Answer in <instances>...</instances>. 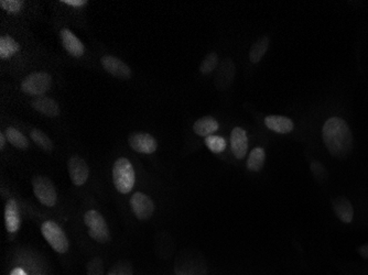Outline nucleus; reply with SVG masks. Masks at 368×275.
I'll list each match as a JSON object with an SVG mask.
<instances>
[{
  "label": "nucleus",
  "instance_id": "12",
  "mask_svg": "<svg viewBox=\"0 0 368 275\" xmlns=\"http://www.w3.org/2000/svg\"><path fill=\"white\" fill-rule=\"evenodd\" d=\"M5 227L6 230L11 235L19 231L21 227V215L19 205L15 198H9L5 204Z\"/></svg>",
  "mask_w": 368,
  "mask_h": 275
},
{
  "label": "nucleus",
  "instance_id": "27",
  "mask_svg": "<svg viewBox=\"0 0 368 275\" xmlns=\"http://www.w3.org/2000/svg\"><path fill=\"white\" fill-rule=\"evenodd\" d=\"M24 1L20 0H0V7L8 14L18 15L24 9Z\"/></svg>",
  "mask_w": 368,
  "mask_h": 275
},
{
  "label": "nucleus",
  "instance_id": "29",
  "mask_svg": "<svg viewBox=\"0 0 368 275\" xmlns=\"http://www.w3.org/2000/svg\"><path fill=\"white\" fill-rule=\"evenodd\" d=\"M61 3L70 6V7H74V8H81V7L87 5V0H62Z\"/></svg>",
  "mask_w": 368,
  "mask_h": 275
},
{
  "label": "nucleus",
  "instance_id": "15",
  "mask_svg": "<svg viewBox=\"0 0 368 275\" xmlns=\"http://www.w3.org/2000/svg\"><path fill=\"white\" fill-rule=\"evenodd\" d=\"M33 108L49 118H55L60 115L59 104L51 97L40 96L35 97L31 103Z\"/></svg>",
  "mask_w": 368,
  "mask_h": 275
},
{
  "label": "nucleus",
  "instance_id": "9",
  "mask_svg": "<svg viewBox=\"0 0 368 275\" xmlns=\"http://www.w3.org/2000/svg\"><path fill=\"white\" fill-rule=\"evenodd\" d=\"M236 75V66L229 57L222 59L216 70L214 84L218 91H226L231 86Z\"/></svg>",
  "mask_w": 368,
  "mask_h": 275
},
{
  "label": "nucleus",
  "instance_id": "18",
  "mask_svg": "<svg viewBox=\"0 0 368 275\" xmlns=\"http://www.w3.org/2000/svg\"><path fill=\"white\" fill-rule=\"evenodd\" d=\"M21 50L20 44L10 35H1L0 38V59H10Z\"/></svg>",
  "mask_w": 368,
  "mask_h": 275
},
{
  "label": "nucleus",
  "instance_id": "1",
  "mask_svg": "<svg viewBox=\"0 0 368 275\" xmlns=\"http://www.w3.org/2000/svg\"><path fill=\"white\" fill-rule=\"evenodd\" d=\"M322 131L325 146L332 155L342 157L352 149V131L343 119L339 117L328 119Z\"/></svg>",
  "mask_w": 368,
  "mask_h": 275
},
{
  "label": "nucleus",
  "instance_id": "4",
  "mask_svg": "<svg viewBox=\"0 0 368 275\" xmlns=\"http://www.w3.org/2000/svg\"><path fill=\"white\" fill-rule=\"evenodd\" d=\"M84 224L93 240L98 243H106L110 240V231L107 222L100 211L89 209L84 214Z\"/></svg>",
  "mask_w": 368,
  "mask_h": 275
},
{
  "label": "nucleus",
  "instance_id": "11",
  "mask_svg": "<svg viewBox=\"0 0 368 275\" xmlns=\"http://www.w3.org/2000/svg\"><path fill=\"white\" fill-rule=\"evenodd\" d=\"M100 63L104 70L116 79H130L132 76L130 66L119 57H113V55H104L100 59Z\"/></svg>",
  "mask_w": 368,
  "mask_h": 275
},
{
  "label": "nucleus",
  "instance_id": "20",
  "mask_svg": "<svg viewBox=\"0 0 368 275\" xmlns=\"http://www.w3.org/2000/svg\"><path fill=\"white\" fill-rule=\"evenodd\" d=\"M269 44H270V40H269L267 35H263L259 40L256 41L253 46L250 48L249 51V59L250 62L256 63L261 62L263 55H266L267 50H268Z\"/></svg>",
  "mask_w": 368,
  "mask_h": 275
},
{
  "label": "nucleus",
  "instance_id": "19",
  "mask_svg": "<svg viewBox=\"0 0 368 275\" xmlns=\"http://www.w3.org/2000/svg\"><path fill=\"white\" fill-rule=\"evenodd\" d=\"M333 207L336 215L343 222L349 224L353 220L354 211H353L352 205H351V202L349 200H345L343 197L338 198V200H334Z\"/></svg>",
  "mask_w": 368,
  "mask_h": 275
},
{
  "label": "nucleus",
  "instance_id": "16",
  "mask_svg": "<svg viewBox=\"0 0 368 275\" xmlns=\"http://www.w3.org/2000/svg\"><path fill=\"white\" fill-rule=\"evenodd\" d=\"M265 124L268 129L280 135H287L295 128L292 120L283 116H268L265 118Z\"/></svg>",
  "mask_w": 368,
  "mask_h": 275
},
{
  "label": "nucleus",
  "instance_id": "23",
  "mask_svg": "<svg viewBox=\"0 0 368 275\" xmlns=\"http://www.w3.org/2000/svg\"><path fill=\"white\" fill-rule=\"evenodd\" d=\"M30 137H31V139H33V142H35V144L39 146V148L42 149L44 151H53V142H52L51 139H50V138H49L46 133H42L41 130H31V133H30Z\"/></svg>",
  "mask_w": 368,
  "mask_h": 275
},
{
  "label": "nucleus",
  "instance_id": "3",
  "mask_svg": "<svg viewBox=\"0 0 368 275\" xmlns=\"http://www.w3.org/2000/svg\"><path fill=\"white\" fill-rule=\"evenodd\" d=\"M40 229L49 246L58 254H67L70 249V241L67 239L64 230L58 222L53 220L44 221L41 224Z\"/></svg>",
  "mask_w": 368,
  "mask_h": 275
},
{
  "label": "nucleus",
  "instance_id": "13",
  "mask_svg": "<svg viewBox=\"0 0 368 275\" xmlns=\"http://www.w3.org/2000/svg\"><path fill=\"white\" fill-rule=\"evenodd\" d=\"M231 152L237 160H243L248 151L247 133L243 128L236 127L231 133Z\"/></svg>",
  "mask_w": 368,
  "mask_h": 275
},
{
  "label": "nucleus",
  "instance_id": "2",
  "mask_svg": "<svg viewBox=\"0 0 368 275\" xmlns=\"http://www.w3.org/2000/svg\"><path fill=\"white\" fill-rule=\"evenodd\" d=\"M113 183L117 192L123 195L130 194L136 184V172L134 165L127 158L116 160L112 170Z\"/></svg>",
  "mask_w": 368,
  "mask_h": 275
},
{
  "label": "nucleus",
  "instance_id": "25",
  "mask_svg": "<svg viewBox=\"0 0 368 275\" xmlns=\"http://www.w3.org/2000/svg\"><path fill=\"white\" fill-rule=\"evenodd\" d=\"M205 144L213 153L218 154L225 151L227 142L223 137L220 135H209L205 138Z\"/></svg>",
  "mask_w": 368,
  "mask_h": 275
},
{
  "label": "nucleus",
  "instance_id": "22",
  "mask_svg": "<svg viewBox=\"0 0 368 275\" xmlns=\"http://www.w3.org/2000/svg\"><path fill=\"white\" fill-rule=\"evenodd\" d=\"M5 135L7 140L15 148L20 149V150H26V149L29 148V141H28L27 137L24 133H20L19 130L16 129V128H7L5 131Z\"/></svg>",
  "mask_w": 368,
  "mask_h": 275
},
{
  "label": "nucleus",
  "instance_id": "10",
  "mask_svg": "<svg viewBox=\"0 0 368 275\" xmlns=\"http://www.w3.org/2000/svg\"><path fill=\"white\" fill-rule=\"evenodd\" d=\"M128 143L134 151L141 154H152L158 149V142L150 133H132L128 138Z\"/></svg>",
  "mask_w": 368,
  "mask_h": 275
},
{
  "label": "nucleus",
  "instance_id": "26",
  "mask_svg": "<svg viewBox=\"0 0 368 275\" xmlns=\"http://www.w3.org/2000/svg\"><path fill=\"white\" fill-rule=\"evenodd\" d=\"M218 55L216 52H211L205 57V59L202 61L200 65V72L203 75L212 73L213 70L218 68Z\"/></svg>",
  "mask_w": 368,
  "mask_h": 275
},
{
  "label": "nucleus",
  "instance_id": "5",
  "mask_svg": "<svg viewBox=\"0 0 368 275\" xmlns=\"http://www.w3.org/2000/svg\"><path fill=\"white\" fill-rule=\"evenodd\" d=\"M52 77L46 72H33L22 81L21 91L29 96L40 97L52 87Z\"/></svg>",
  "mask_w": 368,
  "mask_h": 275
},
{
  "label": "nucleus",
  "instance_id": "28",
  "mask_svg": "<svg viewBox=\"0 0 368 275\" xmlns=\"http://www.w3.org/2000/svg\"><path fill=\"white\" fill-rule=\"evenodd\" d=\"M107 275H132V267L119 263L108 271Z\"/></svg>",
  "mask_w": 368,
  "mask_h": 275
},
{
  "label": "nucleus",
  "instance_id": "6",
  "mask_svg": "<svg viewBox=\"0 0 368 275\" xmlns=\"http://www.w3.org/2000/svg\"><path fill=\"white\" fill-rule=\"evenodd\" d=\"M33 194L40 204L46 207H54L58 202V193L51 180L46 176H35L33 180Z\"/></svg>",
  "mask_w": 368,
  "mask_h": 275
},
{
  "label": "nucleus",
  "instance_id": "21",
  "mask_svg": "<svg viewBox=\"0 0 368 275\" xmlns=\"http://www.w3.org/2000/svg\"><path fill=\"white\" fill-rule=\"evenodd\" d=\"M265 161H266V152L261 146H257L250 152L246 165L250 172H259L265 165Z\"/></svg>",
  "mask_w": 368,
  "mask_h": 275
},
{
  "label": "nucleus",
  "instance_id": "30",
  "mask_svg": "<svg viewBox=\"0 0 368 275\" xmlns=\"http://www.w3.org/2000/svg\"><path fill=\"white\" fill-rule=\"evenodd\" d=\"M93 262H94L95 267H93V265H91V262H89V271H94V272L89 273V275H98L97 274V270H103V262L102 260L98 259V258H96V259L93 260Z\"/></svg>",
  "mask_w": 368,
  "mask_h": 275
},
{
  "label": "nucleus",
  "instance_id": "31",
  "mask_svg": "<svg viewBox=\"0 0 368 275\" xmlns=\"http://www.w3.org/2000/svg\"><path fill=\"white\" fill-rule=\"evenodd\" d=\"M6 141H7V138H6L5 133H0V150H1V151H3V148H5Z\"/></svg>",
  "mask_w": 368,
  "mask_h": 275
},
{
  "label": "nucleus",
  "instance_id": "8",
  "mask_svg": "<svg viewBox=\"0 0 368 275\" xmlns=\"http://www.w3.org/2000/svg\"><path fill=\"white\" fill-rule=\"evenodd\" d=\"M67 171L71 181L76 187H83L89 178V167L80 155H72L67 161Z\"/></svg>",
  "mask_w": 368,
  "mask_h": 275
},
{
  "label": "nucleus",
  "instance_id": "17",
  "mask_svg": "<svg viewBox=\"0 0 368 275\" xmlns=\"http://www.w3.org/2000/svg\"><path fill=\"white\" fill-rule=\"evenodd\" d=\"M218 128H220V124H218V120L211 116L200 118L193 124L194 133L198 135L205 138L216 133Z\"/></svg>",
  "mask_w": 368,
  "mask_h": 275
},
{
  "label": "nucleus",
  "instance_id": "7",
  "mask_svg": "<svg viewBox=\"0 0 368 275\" xmlns=\"http://www.w3.org/2000/svg\"><path fill=\"white\" fill-rule=\"evenodd\" d=\"M130 205L136 218L141 221L149 220L156 209L151 197L143 192L134 193L130 197Z\"/></svg>",
  "mask_w": 368,
  "mask_h": 275
},
{
  "label": "nucleus",
  "instance_id": "24",
  "mask_svg": "<svg viewBox=\"0 0 368 275\" xmlns=\"http://www.w3.org/2000/svg\"><path fill=\"white\" fill-rule=\"evenodd\" d=\"M8 275H46L42 267H35L28 263H16L11 267Z\"/></svg>",
  "mask_w": 368,
  "mask_h": 275
},
{
  "label": "nucleus",
  "instance_id": "14",
  "mask_svg": "<svg viewBox=\"0 0 368 275\" xmlns=\"http://www.w3.org/2000/svg\"><path fill=\"white\" fill-rule=\"evenodd\" d=\"M60 35H61V41H62L65 51L69 55L74 57H81L85 53V48L82 41L70 29L64 28L61 30Z\"/></svg>",
  "mask_w": 368,
  "mask_h": 275
}]
</instances>
